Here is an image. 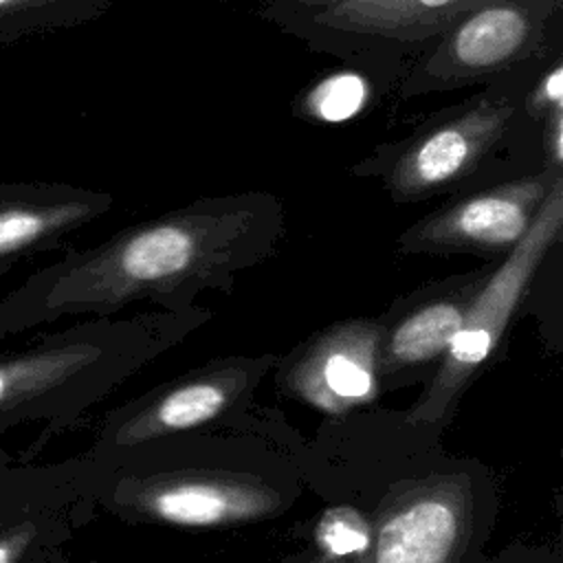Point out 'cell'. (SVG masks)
I'll return each instance as SVG.
<instances>
[{
	"label": "cell",
	"mask_w": 563,
	"mask_h": 563,
	"mask_svg": "<svg viewBox=\"0 0 563 563\" xmlns=\"http://www.w3.org/2000/svg\"><path fill=\"white\" fill-rule=\"evenodd\" d=\"M286 235L284 200L271 191L196 198L66 251L0 297V341L66 317H108L132 303L191 310L202 292L271 260Z\"/></svg>",
	"instance_id": "cell-1"
},
{
	"label": "cell",
	"mask_w": 563,
	"mask_h": 563,
	"mask_svg": "<svg viewBox=\"0 0 563 563\" xmlns=\"http://www.w3.org/2000/svg\"><path fill=\"white\" fill-rule=\"evenodd\" d=\"M207 317L198 306L117 321L99 317L0 350V433L79 411L132 365Z\"/></svg>",
	"instance_id": "cell-2"
},
{
	"label": "cell",
	"mask_w": 563,
	"mask_h": 563,
	"mask_svg": "<svg viewBox=\"0 0 563 563\" xmlns=\"http://www.w3.org/2000/svg\"><path fill=\"white\" fill-rule=\"evenodd\" d=\"M523 68L435 112L402 139L376 145L350 167V174L378 180L396 205L457 191L510 141L521 117H530L526 108L530 79L523 84L519 77Z\"/></svg>",
	"instance_id": "cell-3"
},
{
	"label": "cell",
	"mask_w": 563,
	"mask_h": 563,
	"mask_svg": "<svg viewBox=\"0 0 563 563\" xmlns=\"http://www.w3.org/2000/svg\"><path fill=\"white\" fill-rule=\"evenodd\" d=\"M495 0H354L286 33L387 90L457 20Z\"/></svg>",
	"instance_id": "cell-4"
},
{
	"label": "cell",
	"mask_w": 563,
	"mask_h": 563,
	"mask_svg": "<svg viewBox=\"0 0 563 563\" xmlns=\"http://www.w3.org/2000/svg\"><path fill=\"white\" fill-rule=\"evenodd\" d=\"M563 0H495L444 31L400 77L398 97L416 99L490 84L548 51Z\"/></svg>",
	"instance_id": "cell-5"
},
{
	"label": "cell",
	"mask_w": 563,
	"mask_h": 563,
	"mask_svg": "<svg viewBox=\"0 0 563 563\" xmlns=\"http://www.w3.org/2000/svg\"><path fill=\"white\" fill-rule=\"evenodd\" d=\"M563 231V183L548 194L526 238L512 249L471 301L460 330L420 402V413H442L451 398L479 372L504 339L510 321L526 301L541 264Z\"/></svg>",
	"instance_id": "cell-6"
},
{
	"label": "cell",
	"mask_w": 563,
	"mask_h": 563,
	"mask_svg": "<svg viewBox=\"0 0 563 563\" xmlns=\"http://www.w3.org/2000/svg\"><path fill=\"white\" fill-rule=\"evenodd\" d=\"M559 183H563V165L543 163L537 172L471 191L400 231L394 251L427 257L475 255L501 262L526 238Z\"/></svg>",
	"instance_id": "cell-7"
},
{
	"label": "cell",
	"mask_w": 563,
	"mask_h": 563,
	"mask_svg": "<svg viewBox=\"0 0 563 563\" xmlns=\"http://www.w3.org/2000/svg\"><path fill=\"white\" fill-rule=\"evenodd\" d=\"M497 262L453 273L394 299L378 317V376L442 363L462 319Z\"/></svg>",
	"instance_id": "cell-8"
},
{
	"label": "cell",
	"mask_w": 563,
	"mask_h": 563,
	"mask_svg": "<svg viewBox=\"0 0 563 563\" xmlns=\"http://www.w3.org/2000/svg\"><path fill=\"white\" fill-rule=\"evenodd\" d=\"M284 378L303 400L330 413L372 400L378 385V317L319 330L292 352Z\"/></svg>",
	"instance_id": "cell-9"
},
{
	"label": "cell",
	"mask_w": 563,
	"mask_h": 563,
	"mask_svg": "<svg viewBox=\"0 0 563 563\" xmlns=\"http://www.w3.org/2000/svg\"><path fill=\"white\" fill-rule=\"evenodd\" d=\"M84 471L15 464L0 482V563H33L59 550L75 523Z\"/></svg>",
	"instance_id": "cell-10"
},
{
	"label": "cell",
	"mask_w": 563,
	"mask_h": 563,
	"mask_svg": "<svg viewBox=\"0 0 563 563\" xmlns=\"http://www.w3.org/2000/svg\"><path fill=\"white\" fill-rule=\"evenodd\" d=\"M114 207L108 191L51 180H0V260L57 251Z\"/></svg>",
	"instance_id": "cell-11"
},
{
	"label": "cell",
	"mask_w": 563,
	"mask_h": 563,
	"mask_svg": "<svg viewBox=\"0 0 563 563\" xmlns=\"http://www.w3.org/2000/svg\"><path fill=\"white\" fill-rule=\"evenodd\" d=\"M464 526V497L455 486L409 490L383 512L367 563H451Z\"/></svg>",
	"instance_id": "cell-12"
},
{
	"label": "cell",
	"mask_w": 563,
	"mask_h": 563,
	"mask_svg": "<svg viewBox=\"0 0 563 563\" xmlns=\"http://www.w3.org/2000/svg\"><path fill=\"white\" fill-rule=\"evenodd\" d=\"M264 369L262 361L229 358L211 363L191 378L176 383L163 391L152 405L134 411L117 427H112L108 446H132L156 435L185 431L222 413Z\"/></svg>",
	"instance_id": "cell-13"
},
{
	"label": "cell",
	"mask_w": 563,
	"mask_h": 563,
	"mask_svg": "<svg viewBox=\"0 0 563 563\" xmlns=\"http://www.w3.org/2000/svg\"><path fill=\"white\" fill-rule=\"evenodd\" d=\"M117 504L139 506L161 521L185 528H213L266 512L275 499L271 490L240 479L183 477L139 493H114Z\"/></svg>",
	"instance_id": "cell-14"
},
{
	"label": "cell",
	"mask_w": 563,
	"mask_h": 563,
	"mask_svg": "<svg viewBox=\"0 0 563 563\" xmlns=\"http://www.w3.org/2000/svg\"><path fill=\"white\" fill-rule=\"evenodd\" d=\"M119 0H0V48L84 26Z\"/></svg>",
	"instance_id": "cell-15"
},
{
	"label": "cell",
	"mask_w": 563,
	"mask_h": 563,
	"mask_svg": "<svg viewBox=\"0 0 563 563\" xmlns=\"http://www.w3.org/2000/svg\"><path fill=\"white\" fill-rule=\"evenodd\" d=\"M372 81L356 70L321 77L297 99V117L312 121H343L363 110L372 97Z\"/></svg>",
	"instance_id": "cell-16"
},
{
	"label": "cell",
	"mask_w": 563,
	"mask_h": 563,
	"mask_svg": "<svg viewBox=\"0 0 563 563\" xmlns=\"http://www.w3.org/2000/svg\"><path fill=\"white\" fill-rule=\"evenodd\" d=\"M314 539L317 545L330 556L363 554L369 550L372 528L356 508L336 506L321 515Z\"/></svg>",
	"instance_id": "cell-17"
},
{
	"label": "cell",
	"mask_w": 563,
	"mask_h": 563,
	"mask_svg": "<svg viewBox=\"0 0 563 563\" xmlns=\"http://www.w3.org/2000/svg\"><path fill=\"white\" fill-rule=\"evenodd\" d=\"M347 2H354V0H262L260 15L286 33L290 26L312 15Z\"/></svg>",
	"instance_id": "cell-18"
},
{
	"label": "cell",
	"mask_w": 563,
	"mask_h": 563,
	"mask_svg": "<svg viewBox=\"0 0 563 563\" xmlns=\"http://www.w3.org/2000/svg\"><path fill=\"white\" fill-rule=\"evenodd\" d=\"M15 464H18V457H15L11 451L0 449V482H2V477H4Z\"/></svg>",
	"instance_id": "cell-19"
},
{
	"label": "cell",
	"mask_w": 563,
	"mask_h": 563,
	"mask_svg": "<svg viewBox=\"0 0 563 563\" xmlns=\"http://www.w3.org/2000/svg\"><path fill=\"white\" fill-rule=\"evenodd\" d=\"M33 563H62V556H59V550H55V552H51V554H44V556H40V559H35Z\"/></svg>",
	"instance_id": "cell-20"
},
{
	"label": "cell",
	"mask_w": 563,
	"mask_h": 563,
	"mask_svg": "<svg viewBox=\"0 0 563 563\" xmlns=\"http://www.w3.org/2000/svg\"><path fill=\"white\" fill-rule=\"evenodd\" d=\"M13 264H15V262H9V260H0V279H2V277H4V275L11 271V268H13Z\"/></svg>",
	"instance_id": "cell-21"
}]
</instances>
